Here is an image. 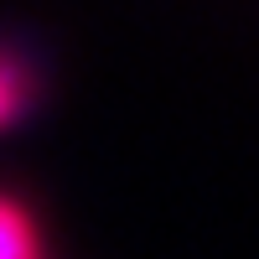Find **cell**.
Here are the masks:
<instances>
[{"label": "cell", "mask_w": 259, "mask_h": 259, "mask_svg": "<svg viewBox=\"0 0 259 259\" xmlns=\"http://www.w3.org/2000/svg\"><path fill=\"white\" fill-rule=\"evenodd\" d=\"M36 99H41V73H36V62L21 52V47L0 41V135L26 119V114L36 109Z\"/></svg>", "instance_id": "cell-1"}, {"label": "cell", "mask_w": 259, "mask_h": 259, "mask_svg": "<svg viewBox=\"0 0 259 259\" xmlns=\"http://www.w3.org/2000/svg\"><path fill=\"white\" fill-rule=\"evenodd\" d=\"M0 259H52L31 202L16 192H0Z\"/></svg>", "instance_id": "cell-2"}]
</instances>
